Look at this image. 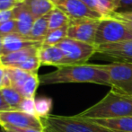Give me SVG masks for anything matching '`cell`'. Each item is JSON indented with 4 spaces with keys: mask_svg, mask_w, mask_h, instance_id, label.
Returning <instances> with one entry per match:
<instances>
[{
    "mask_svg": "<svg viewBox=\"0 0 132 132\" xmlns=\"http://www.w3.org/2000/svg\"><path fill=\"white\" fill-rule=\"evenodd\" d=\"M42 85L57 84L89 83L110 86L109 77L101 64L72 65L57 68L55 71L40 76Z\"/></svg>",
    "mask_w": 132,
    "mask_h": 132,
    "instance_id": "6da1fadb",
    "label": "cell"
},
{
    "mask_svg": "<svg viewBox=\"0 0 132 132\" xmlns=\"http://www.w3.org/2000/svg\"><path fill=\"white\" fill-rule=\"evenodd\" d=\"M77 116L85 120L132 117V95L111 89L103 99Z\"/></svg>",
    "mask_w": 132,
    "mask_h": 132,
    "instance_id": "7a4b0ae2",
    "label": "cell"
},
{
    "mask_svg": "<svg viewBox=\"0 0 132 132\" xmlns=\"http://www.w3.org/2000/svg\"><path fill=\"white\" fill-rule=\"evenodd\" d=\"M42 121L46 132H113L77 115L60 116L51 114Z\"/></svg>",
    "mask_w": 132,
    "mask_h": 132,
    "instance_id": "3957f363",
    "label": "cell"
},
{
    "mask_svg": "<svg viewBox=\"0 0 132 132\" xmlns=\"http://www.w3.org/2000/svg\"><path fill=\"white\" fill-rule=\"evenodd\" d=\"M132 40V31L121 22L106 16L100 21L95 36V46Z\"/></svg>",
    "mask_w": 132,
    "mask_h": 132,
    "instance_id": "277c9868",
    "label": "cell"
},
{
    "mask_svg": "<svg viewBox=\"0 0 132 132\" xmlns=\"http://www.w3.org/2000/svg\"><path fill=\"white\" fill-rule=\"evenodd\" d=\"M101 67L107 72L111 90L132 95V63L111 62Z\"/></svg>",
    "mask_w": 132,
    "mask_h": 132,
    "instance_id": "5b68a950",
    "label": "cell"
},
{
    "mask_svg": "<svg viewBox=\"0 0 132 132\" xmlns=\"http://www.w3.org/2000/svg\"><path fill=\"white\" fill-rule=\"evenodd\" d=\"M57 46L64 53L65 67L86 64L87 61L96 54L95 45L70 38H66Z\"/></svg>",
    "mask_w": 132,
    "mask_h": 132,
    "instance_id": "8992f818",
    "label": "cell"
},
{
    "mask_svg": "<svg viewBox=\"0 0 132 132\" xmlns=\"http://www.w3.org/2000/svg\"><path fill=\"white\" fill-rule=\"evenodd\" d=\"M0 126L3 129L13 127L19 129L31 128V129H45L42 120L16 110L0 111Z\"/></svg>",
    "mask_w": 132,
    "mask_h": 132,
    "instance_id": "52a82bcc",
    "label": "cell"
},
{
    "mask_svg": "<svg viewBox=\"0 0 132 132\" xmlns=\"http://www.w3.org/2000/svg\"><path fill=\"white\" fill-rule=\"evenodd\" d=\"M95 55L111 62L132 63V40L97 46Z\"/></svg>",
    "mask_w": 132,
    "mask_h": 132,
    "instance_id": "ba28073f",
    "label": "cell"
},
{
    "mask_svg": "<svg viewBox=\"0 0 132 132\" xmlns=\"http://www.w3.org/2000/svg\"><path fill=\"white\" fill-rule=\"evenodd\" d=\"M101 20L85 19L70 21L68 23V38L95 45L96 31Z\"/></svg>",
    "mask_w": 132,
    "mask_h": 132,
    "instance_id": "9c48e42d",
    "label": "cell"
},
{
    "mask_svg": "<svg viewBox=\"0 0 132 132\" xmlns=\"http://www.w3.org/2000/svg\"><path fill=\"white\" fill-rule=\"evenodd\" d=\"M69 17L70 21L85 19H103L104 16L101 14L91 10L81 0H59L55 4Z\"/></svg>",
    "mask_w": 132,
    "mask_h": 132,
    "instance_id": "30bf717a",
    "label": "cell"
},
{
    "mask_svg": "<svg viewBox=\"0 0 132 132\" xmlns=\"http://www.w3.org/2000/svg\"><path fill=\"white\" fill-rule=\"evenodd\" d=\"M38 57L42 66L65 67V56L57 45L42 44L38 50Z\"/></svg>",
    "mask_w": 132,
    "mask_h": 132,
    "instance_id": "8fae6325",
    "label": "cell"
},
{
    "mask_svg": "<svg viewBox=\"0 0 132 132\" xmlns=\"http://www.w3.org/2000/svg\"><path fill=\"white\" fill-rule=\"evenodd\" d=\"M40 46H32L21 51L0 56V66L5 68H15L18 65L38 55V50Z\"/></svg>",
    "mask_w": 132,
    "mask_h": 132,
    "instance_id": "7c38bea8",
    "label": "cell"
},
{
    "mask_svg": "<svg viewBox=\"0 0 132 132\" xmlns=\"http://www.w3.org/2000/svg\"><path fill=\"white\" fill-rule=\"evenodd\" d=\"M42 42H35L28 40L19 33H12L3 36V55L21 51L32 46H42Z\"/></svg>",
    "mask_w": 132,
    "mask_h": 132,
    "instance_id": "4fadbf2b",
    "label": "cell"
},
{
    "mask_svg": "<svg viewBox=\"0 0 132 132\" xmlns=\"http://www.w3.org/2000/svg\"><path fill=\"white\" fill-rule=\"evenodd\" d=\"M14 14L16 22L17 33L26 37L33 25L35 21L34 18L22 2L14 8Z\"/></svg>",
    "mask_w": 132,
    "mask_h": 132,
    "instance_id": "5bb4252c",
    "label": "cell"
},
{
    "mask_svg": "<svg viewBox=\"0 0 132 132\" xmlns=\"http://www.w3.org/2000/svg\"><path fill=\"white\" fill-rule=\"evenodd\" d=\"M94 123L111 129L113 132H132V117L114 119H93Z\"/></svg>",
    "mask_w": 132,
    "mask_h": 132,
    "instance_id": "9a60e30c",
    "label": "cell"
},
{
    "mask_svg": "<svg viewBox=\"0 0 132 132\" xmlns=\"http://www.w3.org/2000/svg\"><path fill=\"white\" fill-rule=\"evenodd\" d=\"M22 3L31 13L34 20L47 15L55 7L51 0H23Z\"/></svg>",
    "mask_w": 132,
    "mask_h": 132,
    "instance_id": "2e32d148",
    "label": "cell"
},
{
    "mask_svg": "<svg viewBox=\"0 0 132 132\" xmlns=\"http://www.w3.org/2000/svg\"><path fill=\"white\" fill-rule=\"evenodd\" d=\"M49 32L48 25V14L35 20L33 25L26 38L35 42H43L47 33Z\"/></svg>",
    "mask_w": 132,
    "mask_h": 132,
    "instance_id": "e0dca14e",
    "label": "cell"
},
{
    "mask_svg": "<svg viewBox=\"0 0 132 132\" xmlns=\"http://www.w3.org/2000/svg\"><path fill=\"white\" fill-rule=\"evenodd\" d=\"M70 23V19L61 9L55 6L48 14V25L49 31H53L64 27Z\"/></svg>",
    "mask_w": 132,
    "mask_h": 132,
    "instance_id": "ac0fdd59",
    "label": "cell"
},
{
    "mask_svg": "<svg viewBox=\"0 0 132 132\" xmlns=\"http://www.w3.org/2000/svg\"><path fill=\"white\" fill-rule=\"evenodd\" d=\"M10 78L11 87L19 92L31 73L15 68H5Z\"/></svg>",
    "mask_w": 132,
    "mask_h": 132,
    "instance_id": "d6986e66",
    "label": "cell"
},
{
    "mask_svg": "<svg viewBox=\"0 0 132 132\" xmlns=\"http://www.w3.org/2000/svg\"><path fill=\"white\" fill-rule=\"evenodd\" d=\"M40 85V76L38 73H31L18 93L24 98H34L37 88Z\"/></svg>",
    "mask_w": 132,
    "mask_h": 132,
    "instance_id": "ffe728a7",
    "label": "cell"
},
{
    "mask_svg": "<svg viewBox=\"0 0 132 132\" xmlns=\"http://www.w3.org/2000/svg\"><path fill=\"white\" fill-rule=\"evenodd\" d=\"M53 101L51 98L42 96L35 100V111L36 115L39 119L44 120L51 115V111L52 110Z\"/></svg>",
    "mask_w": 132,
    "mask_h": 132,
    "instance_id": "44dd1931",
    "label": "cell"
},
{
    "mask_svg": "<svg viewBox=\"0 0 132 132\" xmlns=\"http://www.w3.org/2000/svg\"><path fill=\"white\" fill-rule=\"evenodd\" d=\"M1 94L3 95L4 99H5V103H7L13 110H16L19 106L22 101L23 100V95L20 93H18L16 90H14L12 87H5V88H1Z\"/></svg>",
    "mask_w": 132,
    "mask_h": 132,
    "instance_id": "7402d4cb",
    "label": "cell"
},
{
    "mask_svg": "<svg viewBox=\"0 0 132 132\" xmlns=\"http://www.w3.org/2000/svg\"><path fill=\"white\" fill-rule=\"evenodd\" d=\"M68 24L59 29H56L53 31H49L42 44L44 45H57L59 42L68 38Z\"/></svg>",
    "mask_w": 132,
    "mask_h": 132,
    "instance_id": "603a6c76",
    "label": "cell"
},
{
    "mask_svg": "<svg viewBox=\"0 0 132 132\" xmlns=\"http://www.w3.org/2000/svg\"><path fill=\"white\" fill-rule=\"evenodd\" d=\"M40 66L42 65H40V59H39L38 55H37L23 62L22 64L18 65L17 67H15V68H19V69L29 72V73H37Z\"/></svg>",
    "mask_w": 132,
    "mask_h": 132,
    "instance_id": "cb8c5ba5",
    "label": "cell"
},
{
    "mask_svg": "<svg viewBox=\"0 0 132 132\" xmlns=\"http://www.w3.org/2000/svg\"><path fill=\"white\" fill-rule=\"evenodd\" d=\"M108 16L121 22L132 31V11H126V12L117 11V12L109 14Z\"/></svg>",
    "mask_w": 132,
    "mask_h": 132,
    "instance_id": "d4e9b609",
    "label": "cell"
},
{
    "mask_svg": "<svg viewBox=\"0 0 132 132\" xmlns=\"http://www.w3.org/2000/svg\"><path fill=\"white\" fill-rule=\"evenodd\" d=\"M35 100H36L35 98H23L22 103L18 106L17 111H21L27 114L37 117L35 111Z\"/></svg>",
    "mask_w": 132,
    "mask_h": 132,
    "instance_id": "484cf974",
    "label": "cell"
},
{
    "mask_svg": "<svg viewBox=\"0 0 132 132\" xmlns=\"http://www.w3.org/2000/svg\"><path fill=\"white\" fill-rule=\"evenodd\" d=\"M97 1L103 7L107 16L119 11L120 8V0H97Z\"/></svg>",
    "mask_w": 132,
    "mask_h": 132,
    "instance_id": "4316f807",
    "label": "cell"
},
{
    "mask_svg": "<svg viewBox=\"0 0 132 132\" xmlns=\"http://www.w3.org/2000/svg\"><path fill=\"white\" fill-rule=\"evenodd\" d=\"M17 33V27H16L15 20H9V21L0 23V34L2 36Z\"/></svg>",
    "mask_w": 132,
    "mask_h": 132,
    "instance_id": "83f0119b",
    "label": "cell"
},
{
    "mask_svg": "<svg viewBox=\"0 0 132 132\" xmlns=\"http://www.w3.org/2000/svg\"><path fill=\"white\" fill-rule=\"evenodd\" d=\"M81 1L83 2L86 6H88L91 10L99 13V14H101L102 15L104 16V17L107 16V14H106V13L104 12V10H103V7L100 5V4L98 3L97 0H81Z\"/></svg>",
    "mask_w": 132,
    "mask_h": 132,
    "instance_id": "f1b7e54d",
    "label": "cell"
},
{
    "mask_svg": "<svg viewBox=\"0 0 132 132\" xmlns=\"http://www.w3.org/2000/svg\"><path fill=\"white\" fill-rule=\"evenodd\" d=\"M23 0H0V12L12 10L17 6Z\"/></svg>",
    "mask_w": 132,
    "mask_h": 132,
    "instance_id": "f546056e",
    "label": "cell"
},
{
    "mask_svg": "<svg viewBox=\"0 0 132 132\" xmlns=\"http://www.w3.org/2000/svg\"><path fill=\"white\" fill-rule=\"evenodd\" d=\"M5 87H11L10 78L7 74L6 68L0 66V89Z\"/></svg>",
    "mask_w": 132,
    "mask_h": 132,
    "instance_id": "4dcf8cb0",
    "label": "cell"
},
{
    "mask_svg": "<svg viewBox=\"0 0 132 132\" xmlns=\"http://www.w3.org/2000/svg\"><path fill=\"white\" fill-rule=\"evenodd\" d=\"M9 20H14V9L0 12V23H4Z\"/></svg>",
    "mask_w": 132,
    "mask_h": 132,
    "instance_id": "1f68e13d",
    "label": "cell"
},
{
    "mask_svg": "<svg viewBox=\"0 0 132 132\" xmlns=\"http://www.w3.org/2000/svg\"><path fill=\"white\" fill-rule=\"evenodd\" d=\"M120 12L132 11V0H120Z\"/></svg>",
    "mask_w": 132,
    "mask_h": 132,
    "instance_id": "d6a6232c",
    "label": "cell"
},
{
    "mask_svg": "<svg viewBox=\"0 0 132 132\" xmlns=\"http://www.w3.org/2000/svg\"><path fill=\"white\" fill-rule=\"evenodd\" d=\"M7 129V130H14L18 132H46L45 129H31V128H28V129H19V128H13L9 127L6 129Z\"/></svg>",
    "mask_w": 132,
    "mask_h": 132,
    "instance_id": "836d02e7",
    "label": "cell"
},
{
    "mask_svg": "<svg viewBox=\"0 0 132 132\" xmlns=\"http://www.w3.org/2000/svg\"><path fill=\"white\" fill-rule=\"evenodd\" d=\"M13 110L6 103H5V99H4L3 95L1 94V91H0V111H11Z\"/></svg>",
    "mask_w": 132,
    "mask_h": 132,
    "instance_id": "e575fe53",
    "label": "cell"
},
{
    "mask_svg": "<svg viewBox=\"0 0 132 132\" xmlns=\"http://www.w3.org/2000/svg\"><path fill=\"white\" fill-rule=\"evenodd\" d=\"M3 55V36L0 34V56Z\"/></svg>",
    "mask_w": 132,
    "mask_h": 132,
    "instance_id": "d590c367",
    "label": "cell"
},
{
    "mask_svg": "<svg viewBox=\"0 0 132 132\" xmlns=\"http://www.w3.org/2000/svg\"><path fill=\"white\" fill-rule=\"evenodd\" d=\"M4 132H18V131H14V130H7V129H3Z\"/></svg>",
    "mask_w": 132,
    "mask_h": 132,
    "instance_id": "8d00e7d4",
    "label": "cell"
},
{
    "mask_svg": "<svg viewBox=\"0 0 132 132\" xmlns=\"http://www.w3.org/2000/svg\"><path fill=\"white\" fill-rule=\"evenodd\" d=\"M51 1L52 2V3L54 4V5H55V4H56V3H57V2H59V0H51Z\"/></svg>",
    "mask_w": 132,
    "mask_h": 132,
    "instance_id": "74e56055",
    "label": "cell"
},
{
    "mask_svg": "<svg viewBox=\"0 0 132 132\" xmlns=\"http://www.w3.org/2000/svg\"><path fill=\"white\" fill-rule=\"evenodd\" d=\"M0 132H4V130H2V131H0Z\"/></svg>",
    "mask_w": 132,
    "mask_h": 132,
    "instance_id": "f35d334b",
    "label": "cell"
}]
</instances>
